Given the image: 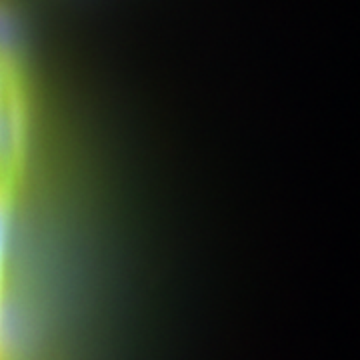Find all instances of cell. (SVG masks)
I'll return each instance as SVG.
<instances>
[{"label":"cell","instance_id":"1","mask_svg":"<svg viewBox=\"0 0 360 360\" xmlns=\"http://www.w3.org/2000/svg\"><path fill=\"white\" fill-rule=\"evenodd\" d=\"M26 94L16 72L0 90V184H22L26 165Z\"/></svg>","mask_w":360,"mask_h":360},{"label":"cell","instance_id":"2","mask_svg":"<svg viewBox=\"0 0 360 360\" xmlns=\"http://www.w3.org/2000/svg\"><path fill=\"white\" fill-rule=\"evenodd\" d=\"M18 191H20V186H16V184H0V298H2L4 269H6L8 232H11V220H13Z\"/></svg>","mask_w":360,"mask_h":360},{"label":"cell","instance_id":"3","mask_svg":"<svg viewBox=\"0 0 360 360\" xmlns=\"http://www.w3.org/2000/svg\"><path fill=\"white\" fill-rule=\"evenodd\" d=\"M18 70H16V66H14V63L2 52V49H0V90L6 86V82L11 80V78L16 75Z\"/></svg>","mask_w":360,"mask_h":360}]
</instances>
